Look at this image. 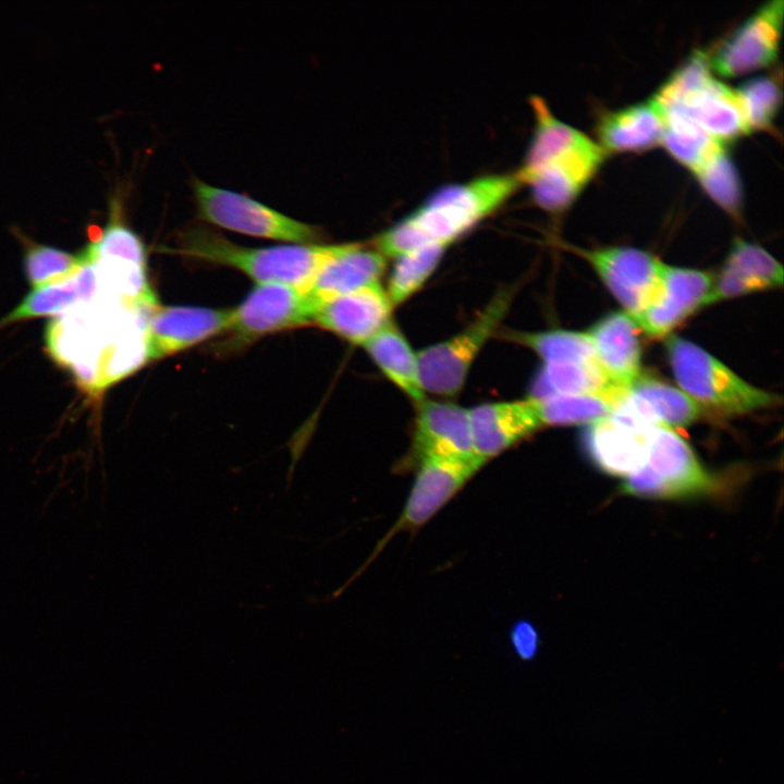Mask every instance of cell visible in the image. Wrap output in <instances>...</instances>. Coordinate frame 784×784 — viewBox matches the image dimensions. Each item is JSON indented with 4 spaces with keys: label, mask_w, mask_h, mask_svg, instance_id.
<instances>
[{
    "label": "cell",
    "mask_w": 784,
    "mask_h": 784,
    "mask_svg": "<svg viewBox=\"0 0 784 784\" xmlns=\"http://www.w3.org/2000/svg\"><path fill=\"white\" fill-rule=\"evenodd\" d=\"M559 395L596 397L616 407L627 393L610 379L598 359L543 363L530 397Z\"/></svg>",
    "instance_id": "603a6c76"
},
{
    "label": "cell",
    "mask_w": 784,
    "mask_h": 784,
    "mask_svg": "<svg viewBox=\"0 0 784 784\" xmlns=\"http://www.w3.org/2000/svg\"><path fill=\"white\" fill-rule=\"evenodd\" d=\"M637 330L626 313L616 311L603 316L586 331L599 364L626 393L642 375Z\"/></svg>",
    "instance_id": "ffe728a7"
},
{
    "label": "cell",
    "mask_w": 784,
    "mask_h": 784,
    "mask_svg": "<svg viewBox=\"0 0 784 784\" xmlns=\"http://www.w3.org/2000/svg\"><path fill=\"white\" fill-rule=\"evenodd\" d=\"M199 219L245 235L290 244H319L321 235L310 224L285 216L246 195L193 182Z\"/></svg>",
    "instance_id": "8992f818"
},
{
    "label": "cell",
    "mask_w": 784,
    "mask_h": 784,
    "mask_svg": "<svg viewBox=\"0 0 784 784\" xmlns=\"http://www.w3.org/2000/svg\"><path fill=\"white\" fill-rule=\"evenodd\" d=\"M232 308L157 306L147 322V362L169 357L221 331H226Z\"/></svg>",
    "instance_id": "4fadbf2b"
},
{
    "label": "cell",
    "mask_w": 784,
    "mask_h": 784,
    "mask_svg": "<svg viewBox=\"0 0 784 784\" xmlns=\"http://www.w3.org/2000/svg\"><path fill=\"white\" fill-rule=\"evenodd\" d=\"M483 464L478 458L426 457L418 462L415 466L416 476L404 507L392 528L375 549L373 555L383 549L385 543L397 532L413 531L424 526Z\"/></svg>",
    "instance_id": "30bf717a"
},
{
    "label": "cell",
    "mask_w": 784,
    "mask_h": 784,
    "mask_svg": "<svg viewBox=\"0 0 784 784\" xmlns=\"http://www.w3.org/2000/svg\"><path fill=\"white\" fill-rule=\"evenodd\" d=\"M317 303L304 290L283 283L257 284L235 308L226 332L245 344L264 335L313 324Z\"/></svg>",
    "instance_id": "ba28073f"
},
{
    "label": "cell",
    "mask_w": 784,
    "mask_h": 784,
    "mask_svg": "<svg viewBox=\"0 0 784 784\" xmlns=\"http://www.w3.org/2000/svg\"><path fill=\"white\" fill-rule=\"evenodd\" d=\"M673 376L689 397L703 411L730 417L770 408L781 396L745 381L698 344L672 335L665 342Z\"/></svg>",
    "instance_id": "3957f363"
},
{
    "label": "cell",
    "mask_w": 784,
    "mask_h": 784,
    "mask_svg": "<svg viewBox=\"0 0 784 784\" xmlns=\"http://www.w3.org/2000/svg\"><path fill=\"white\" fill-rule=\"evenodd\" d=\"M749 131H768L773 125L782 102V88L773 75L744 81L734 88Z\"/></svg>",
    "instance_id": "1f68e13d"
},
{
    "label": "cell",
    "mask_w": 784,
    "mask_h": 784,
    "mask_svg": "<svg viewBox=\"0 0 784 784\" xmlns=\"http://www.w3.org/2000/svg\"><path fill=\"white\" fill-rule=\"evenodd\" d=\"M510 339L534 351L543 363L597 358L586 331L511 332Z\"/></svg>",
    "instance_id": "f546056e"
},
{
    "label": "cell",
    "mask_w": 784,
    "mask_h": 784,
    "mask_svg": "<svg viewBox=\"0 0 784 784\" xmlns=\"http://www.w3.org/2000/svg\"><path fill=\"white\" fill-rule=\"evenodd\" d=\"M468 411L474 452L483 463L543 427L538 400L530 396Z\"/></svg>",
    "instance_id": "2e32d148"
},
{
    "label": "cell",
    "mask_w": 784,
    "mask_h": 784,
    "mask_svg": "<svg viewBox=\"0 0 784 784\" xmlns=\"http://www.w3.org/2000/svg\"><path fill=\"white\" fill-rule=\"evenodd\" d=\"M74 277L60 283L34 289L0 321V326L69 310L79 302Z\"/></svg>",
    "instance_id": "d6a6232c"
},
{
    "label": "cell",
    "mask_w": 784,
    "mask_h": 784,
    "mask_svg": "<svg viewBox=\"0 0 784 784\" xmlns=\"http://www.w3.org/2000/svg\"><path fill=\"white\" fill-rule=\"evenodd\" d=\"M662 109L684 113L724 146L750 133L735 89L714 75Z\"/></svg>",
    "instance_id": "d6986e66"
},
{
    "label": "cell",
    "mask_w": 784,
    "mask_h": 784,
    "mask_svg": "<svg viewBox=\"0 0 784 784\" xmlns=\"http://www.w3.org/2000/svg\"><path fill=\"white\" fill-rule=\"evenodd\" d=\"M664 113L653 97L610 110L597 122L598 144L609 152H637L661 145Z\"/></svg>",
    "instance_id": "44dd1931"
},
{
    "label": "cell",
    "mask_w": 784,
    "mask_h": 784,
    "mask_svg": "<svg viewBox=\"0 0 784 784\" xmlns=\"http://www.w3.org/2000/svg\"><path fill=\"white\" fill-rule=\"evenodd\" d=\"M417 406L407 467L416 466L426 457L478 458L474 452L468 409L450 402L428 400Z\"/></svg>",
    "instance_id": "5bb4252c"
},
{
    "label": "cell",
    "mask_w": 784,
    "mask_h": 784,
    "mask_svg": "<svg viewBox=\"0 0 784 784\" xmlns=\"http://www.w3.org/2000/svg\"><path fill=\"white\" fill-rule=\"evenodd\" d=\"M448 247L443 244H428L395 258L385 290L393 307L404 303L425 284Z\"/></svg>",
    "instance_id": "4316f807"
},
{
    "label": "cell",
    "mask_w": 784,
    "mask_h": 784,
    "mask_svg": "<svg viewBox=\"0 0 784 784\" xmlns=\"http://www.w3.org/2000/svg\"><path fill=\"white\" fill-rule=\"evenodd\" d=\"M713 274L699 269L665 264L658 298L630 317L637 329L651 338H664L700 307L712 285Z\"/></svg>",
    "instance_id": "9a60e30c"
},
{
    "label": "cell",
    "mask_w": 784,
    "mask_h": 784,
    "mask_svg": "<svg viewBox=\"0 0 784 784\" xmlns=\"http://www.w3.org/2000/svg\"><path fill=\"white\" fill-rule=\"evenodd\" d=\"M782 265L763 247L736 237L713 275L703 307L747 294L782 287Z\"/></svg>",
    "instance_id": "ac0fdd59"
},
{
    "label": "cell",
    "mask_w": 784,
    "mask_h": 784,
    "mask_svg": "<svg viewBox=\"0 0 784 784\" xmlns=\"http://www.w3.org/2000/svg\"><path fill=\"white\" fill-rule=\"evenodd\" d=\"M783 10L782 0H771L747 16L708 53L712 72L736 77L772 64L779 54Z\"/></svg>",
    "instance_id": "9c48e42d"
},
{
    "label": "cell",
    "mask_w": 784,
    "mask_h": 784,
    "mask_svg": "<svg viewBox=\"0 0 784 784\" xmlns=\"http://www.w3.org/2000/svg\"><path fill=\"white\" fill-rule=\"evenodd\" d=\"M708 196L726 213L740 218L743 187L738 171L725 147L713 154L694 173Z\"/></svg>",
    "instance_id": "83f0119b"
},
{
    "label": "cell",
    "mask_w": 784,
    "mask_h": 784,
    "mask_svg": "<svg viewBox=\"0 0 784 784\" xmlns=\"http://www.w3.org/2000/svg\"><path fill=\"white\" fill-rule=\"evenodd\" d=\"M598 274L629 317L650 306L659 296L665 264L652 254L632 246L573 247Z\"/></svg>",
    "instance_id": "52a82bcc"
},
{
    "label": "cell",
    "mask_w": 784,
    "mask_h": 784,
    "mask_svg": "<svg viewBox=\"0 0 784 784\" xmlns=\"http://www.w3.org/2000/svg\"><path fill=\"white\" fill-rule=\"evenodd\" d=\"M513 296V289L499 291L465 329L417 353L425 393L442 397L460 393L470 366L505 317Z\"/></svg>",
    "instance_id": "5b68a950"
},
{
    "label": "cell",
    "mask_w": 784,
    "mask_h": 784,
    "mask_svg": "<svg viewBox=\"0 0 784 784\" xmlns=\"http://www.w3.org/2000/svg\"><path fill=\"white\" fill-rule=\"evenodd\" d=\"M607 154L595 140L556 154L536 168L516 173L528 186L535 204L550 213L567 209L601 167Z\"/></svg>",
    "instance_id": "8fae6325"
},
{
    "label": "cell",
    "mask_w": 784,
    "mask_h": 784,
    "mask_svg": "<svg viewBox=\"0 0 784 784\" xmlns=\"http://www.w3.org/2000/svg\"><path fill=\"white\" fill-rule=\"evenodd\" d=\"M120 210L117 200H112L108 224L98 237L81 252L85 265L103 258H117L146 266L145 245L140 237L123 223Z\"/></svg>",
    "instance_id": "f1b7e54d"
},
{
    "label": "cell",
    "mask_w": 784,
    "mask_h": 784,
    "mask_svg": "<svg viewBox=\"0 0 784 784\" xmlns=\"http://www.w3.org/2000/svg\"><path fill=\"white\" fill-rule=\"evenodd\" d=\"M519 186L515 172L485 174L443 185L378 235L376 249L385 258L395 259L428 244L450 246L497 211Z\"/></svg>",
    "instance_id": "6da1fadb"
},
{
    "label": "cell",
    "mask_w": 784,
    "mask_h": 784,
    "mask_svg": "<svg viewBox=\"0 0 784 784\" xmlns=\"http://www.w3.org/2000/svg\"><path fill=\"white\" fill-rule=\"evenodd\" d=\"M652 426L617 406L610 415L588 424L583 444L598 468L626 477L646 464Z\"/></svg>",
    "instance_id": "7c38bea8"
},
{
    "label": "cell",
    "mask_w": 784,
    "mask_h": 784,
    "mask_svg": "<svg viewBox=\"0 0 784 784\" xmlns=\"http://www.w3.org/2000/svg\"><path fill=\"white\" fill-rule=\"evenodd\" d=\"M715 488V479L690 445L672 428L656 424L649 432L646 464L624 478L622 493L674 499L695 497Z\"/></svg>",
    "instance_id": "277c9868"
},
{
    "label": "cell",
    "mask_w": 784,
    "mask_h": 784,
    "mask_svg": "<svg viewBox=\"0 0 784 784\" xmlns=\"http://www.w3.org/2000/svg\"><path fill=\"white\" fill-rule=\"evenodd\" d=\"M387 258L376 248L358 243L341 244L338 253L317 272L306 292L317 303H323L379 281Z\"/></svg>",
    "instance_id": "7402d4cb"
},
{
    "label": "cell",
    "mask_w": 784,
    "mask_h": 784,
    "mask_svg": "<svg viewBox=\"0 0 784 784\" xmlns=\"http://www.w3.org/2000/svg\"><path fill=\"white\" fill-rule=\"evenodd\" d=\"M662 110L664 131L661 145L671 157L691 173L719 149L725 147L684 113Z\"/></svg>",
    "instance_id": "484cf974"
},
{
    "label": "cell",
    "mask_w": 784,
    "mask_h": 784,
    "mask_svg": "<svg viewBox=\"0 0 784 784\" xmlns=\"http://www.w3.org/2000/svg\"><path fill=\"white\" fill-rule=\"evenodd\" d=\"M339 245L289 244L268 247L240 246L204 226H192L166 253L182 255L242 271L257 284L283 283L306 291Z\"/></svg>",
    "instance_id": "7a4b0ae2"
},
{
    "label": "cell",
    "mask_w": 784,
    "mask_h": 784,
    "mask_svg": "<svg viewBox=\"0 0 784 784\" xmlns=\"http://www.w3.org/2000/svg\"><path fill=\"white\" fill-rule=\"evenodd\" d=\"M363 347L383 375L416 404L426 400L415 354L391 320Z\"/></svg>",
    "instance_id": "d4e9b609"
},
{
    "label": "cell",
    "mask_w": 784,
    "mask_h": 784,
    "mask_svg": "<svg viewBox=\"0 0 784 784\" xmlns=\"http://www.w3.org/2000/svg\"><path fill=\"white\" fill-rule=\"evenodd\" d=\"M392 309L385 289L376 281L320 305L313 326L363 346L391 321Z\"/></svg>",
    "instance_id": "e0dca14e"
},
{
    "label": "cell",
    "mask_w": 784,
    "mask_h": 784,
    "mask_svg": "<svg viewBox=\"0 0 784 784\" xmlns=\"http://www.w3.org/2000/svg\"><path fill=\"white\" fill-rule=\"evenodd\" d=\"M25 274L34 289L72 279L84 266L79 254L34 243L23 237Z\"/></svg>",
    "instance_id": "4dcf8cb0"
},
{
    "label": "cell",
    "mask_w": 784,
    "mask_h": 784,
    "mask_svg": "<svg viewBox=\"0 0 784 784\" xmlns=\"http://www.w3.org/2000/svg\"><path fill=\"white\" fill-rule=\"evenodd\" d=\"M511 644L516 654L523 660H530L538 650L539 635L535 626L526 621H517L511 629Z\"/></svg>",
    "instance_id": "836d02e7"
},
{
    "label": "cell",
    "mask_w": 784,
    "mask_h": 784,
    "mask_svg": "<svg viewBox=\"0 0 784 784\" xmlns=\"http://www.w3.org/2000/svg\"><path fill=\"white\" fill-rule=\"evenodd\" d=\"M624 403L651 424L672 429L687 427L705 414L679 388L644 373L633 383Z\"/></svg>",
    "instance_id": "cb8c5ba5"
}]
</instances>
